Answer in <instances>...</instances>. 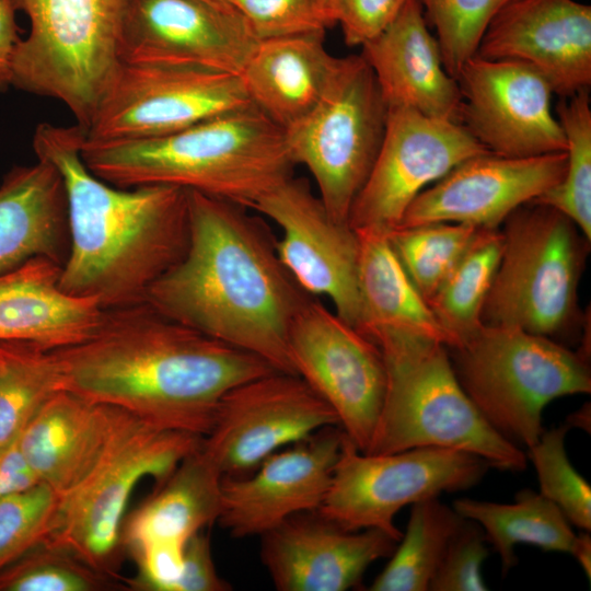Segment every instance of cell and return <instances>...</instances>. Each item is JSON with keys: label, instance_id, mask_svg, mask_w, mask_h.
I'll return each mask as SVG.
<instances>
[{"label": "cell", "instance_id": "6da1fadb", "mask_svg": "<svg viewBox=\"0 0 591 591\" xmlns=\"http://www.w3.org/2000/svg\"><path fill=\"white\" fill-rule=\"evenodd\" d=\"M53 350L62 390L200 437L211 430L229 391L277 371L147 302L103 310L91 336Z\"/></svg>", "mask_w": 591, "mask_h": 591}, {"label": "cell", "instance_id": "7a4b0ae2", "mask_svg": "<svg viewBox=\"0 0 591 591\" xmlns=\"http://www.w3.org/2000/svg\"><path fill=\"white\" fill-rule=\"evenodd\" d=\"M188 216L187 250L150 287L146 302L297 375L289 332L311 294L280 262L269 230L246 207L197 192H188Z\"/></svg>", "mask_w": 591, "mask_h": 591}, {"label": "cell", "instance_id": "3957f363", "mask_svg": "<svg viewBox=\"0 0 591 591\" xmlns=\"http://www.w3.org/2000/svg\"><path fill=\"white\" fill-rule=\"evenodd\" d=\"M79 125L37 126V159L60 173L67 196L69 246L59 286L95 299L103 310L146 302L150 287L185 254L188 192L175 186L121 188L96 177L81 157Z\"/></svg>", "mask_w": 591, "mask_h": 591}, {"label": "cell", "instance_id": "277c9868", "mask_svg": "<svg viewBox=\"0 0 591 591\" xmlns=\"http://www.w3.org/2000/svg\"><path fill=\"white\" fill-rule=\"evenodd\" d=\"M81 157L121 188L175 186L246 208L292 176L285 130L252 103L152 138L88 141Z\"/></svg>", "mask_w": 591, "mask_h": 591}, {"label": "cell", "instance_id": "5b68a950", "mask_svg": "<svg viewBox=\"0 0 591 591\" xmlns=\"http://www.w3.org/2000/svg\"><path fill=\"white\" fill-rule=\"evenodd\" d=\"M370 339L382 352L386 387L364 453L448 448L477 455L498 470L526 467L522 448L496 431L463 390L445 345L394 332L378 333Z\"/></svg>", "mask_w": 591, "mask_h": 591}, {"label": "cell", "instance_id": "8992f818", "mask_svg": "<svg viewBox=\"0 0 591 591\" xmlns=\"http://www.w3.org/2000/svg\"><path fill=\"white\" fill-rule=\"evenodd\" d=\"M204 437L166 429L117 408L107 442L89 473L58 497L44 543L61 547L92 568L118 575L126 508L136 485L160 486Z\"/></svg>", "mask_w": 591, "mask_h": 591}, {"label": "cell", "instance_id": "52a82bcc", "mask_svg": "<svg viewBox=\"0 0 591 591\" xmlns=\"http://www.w3.org/2000/svg\"><path fill=\"white\" fill-rule=\"evenodd\" d=\"M131 0H10L30 21L16 44L10 86L61 102L84 130L121 65Z\"/></svg>", "mask_w": 591, "mask_h": 591}, {"label": "cell", "instance_id": "ba28073f", "mask_svg": "<svg viewBox=\"0 0 591 591\" xmlns=\"http://www.w3.org/2000/svg\"><path fill=\"white\" fill-rule=\"evenodd\" d=\"M448 350L473 404L520 448L530 449L540 439L548 403L591 392L588 358L518 327L483 324L464 344Z\"/></svg>", "mask_w": 591, "mask_h": 591}, {"label": "cell", "instance_id": "9c48e42d", "mask_svg": "<svg viewBox=\"0 0 591 591\" xmlns=\"http://www.w3.org/2000/svg\"><path fill=\"white\" fill-rule=\"evenodd\" d=\"M482 323L553 338L581 321L578 286L590 242L555 208L530 201L506 220Z\"/></svg>", "mask_w": 591, "mask_h": 591}, {"label": "cell", "instance_id": "30bf717a", "mask_svg": "<svg viewBox=\"0 0 591 591\" xmlns=\"http://www.w3.org/2000/svg\"><path fill=\"white\" fill-rule=\"evenodd\" d=\"M387 118L374 74L361 55L340 57L316 105L285 130L291 160L314 177L329 216L348 223L382 144Z\"/></svg>", "mask_w": 591, "mask_h": 591}, {"label": "cell", "instance_id": "8fae6325", "mask_svg": "<svg viewBox=\"0 0 591 591\" xmlns=\"http://www.w3.org/2000/svg\"><path fill=\"white\" fill-rule=\"evenodd\" d=\"M490 466L472 453L415 448L363 453L344 433L327 493L317 512L347 531L376 529L398 542L397 512L422 499L476 485Z\"/></svg>", "mask_w": 591, "mask_h": 591}, {"label": "cell", "instance_id": "7c38bea8", "mask_svg": "<svg viewBox=\"0 0 591 591\" xmlns=\"http://www.w3.org/2000/svg\"><path fill=\"white\" fill-rule=\"evenodd\" d=\"M248 103L240 74L190 65L121 62L84 139L164 136Z\"/></svg>", "mask_w": 591, "mask_h": 591}, {"label": "cell", "instance_id": "4fadbf2b", "mask_svg": "<svg viewBox=\"0 0 591 591\" xmlns=\"http://www.w3.org/2000/svg\"><path fill=\"white\" fill-rule=\"evenodd\" d=\"M288 348L296 374L332 407L339 428L364 453L386 387L380 348L312 297L293 320Z\"/></svg>", "mask_w": 591, "mask_h": 591}, {"label": "cell", "instance_id": "5bb4252c", "mask_svg": "<svg viewBox=\"0 0 591 591\" xmlns=\"http://www.w3.org/2000/svg\"><path fill=\"white\" fill-rule=\"evenodd\" d=\"M329 426H339L332 407L300 376L275 371L223 396L201 449L223 477H241L278 450Z\"/></svg>", "mask_w": 591, "mask_h": 591}, {"label": "cell", "instance_id": "9a60e30c", "mask_svg": "<svg viewBox=\"0 0 591 591\" xmlns=\"http://www.w3.org/2000/svg\"><path fill=\"white\" fill-rule=\"evenodd\" d=\"M488 151L460 124L387 108L385 134L348 217L354 230L389 233L413 200L464 160ZM490 153V152H489Z\"/></svg>", "mask_w": 591, "mask_h": 591}, {"label": "cell", "instance_id": "2e32d148", "mask_svg": "<svg viewBox=\"0 0 591 591\" xmlns=\"http://www.w3.org/2000/svg\"><path fill=\"white\" fill-rule=\"evenodd\" d=\"M252 209L281 229L276 251L297 283L311 296L327 297L335 313L358 328L357 232L334 220L308 182L293 176L264 194Z\"/></svg>", "mask_w": 591, "mask_h": 591}, {"label": "cell", "instance_id": "e0dca14e", "mask_svg": "<svg viewBox=\"0 0 591 591\" xmlns=\"http://www.w3.org/2000/svg\"><path fill=\"white\" fill-rule=\"evenodd\" d=\"M460 125L488 152L530 158L566 151L563 128L553 114V90L529 66L477 55L461 68Z\"/></svg>", "mask_w": 591, "mask_h": 591}, {"label": "cell", "instance_id": "ac0fdd59", "mask_svg": "<svg viewBox=\"0 0 591 591\" xmlns=\"http://www.w3.org/2000/svg\"><path fill=\"white\" fill-rule=\"evenodd\" d=\"M257 42L244 18L230 5L208 0H131L120 59L240 74Z\"/></svg>", "mask_w": 591, "mask_h": 591}, {"label": "cell", "instance_id": "d6986e66", "mask_svg": "<svg viewBox=\"0 0 591 591\" xmlns=\"http://www.w3.org/2000/svg\"><path fill=\"white\" fill-rule=\"evenodd\" d=\"M566 162L565 151L530 158L489 152L468 158L425 188L398 227L451 222L499 229L517 208L558 184Z\"/></svg>", "mask_w": 591, "mask_h": 591}, {"label": "cell", "instance_id": "ffe728a7", "mask_svg": "<svg viewBox=\"0 0 591 591\" xmlns=\"http://www.w3.org/2000/svg\"><path fill=\"white\" fill-rule=\"evenodd\" d=\"M343 438L340 428L329 426L273 453L248 475L223 477L218 522L242 538L260 536L292 515L317 511Z\"/></svg>", "mask_w": 591, "mask_h": 591}, {"label": "cell", "instance_id": "44dd1931", "mask_svg": "<svg viewBox=\"0 0 591 591\" xmlns=\"http://www.w3.org/2000/svg\"><path fill=\"white\" fill-rule=\"evenodd\" d=\"M522 62L561 97L591 85V7L576 0H513L486 28L476 54Z\"/></svg>", "mask_w": 591, "mask_h": 591}, {"label": "cell", "instance_id": "7402d4cb", "mask_svg": "<svg viewBox=\"0 0 591 591\" xmlns=\"http://www.w3.org/2000/svg\"><path fill=\"white\" fill-rule=\"evenodd\" d=\"M260 559L279 591H345L358 587L396 542L376 529L347 531L317 511L292 515L260 535Z\"/></svg>", "mask_w": 591, "mask_h": 591}, {"label": "cell", "instance_id": "603a6c76", "mask_svg": "<svg viewBox=\"0 0 591 591\" xmlns=\"http://www.w3.org/2000/svg\"><path fill=\"white\" fill-rule=\"evenodd\" d=\"M361 47L387 108L406 107L460 124V86L444 69L419 0H408L386 28Z\"/></svg>", "mask_w": 591, "mask_h": 591}, {"label": "cell", "instance_id": "cb8c5ba5", "mask_svg": "<svg viewBox=\"0 0 591 591\" xmlns=\"http://www.w3.org/2000/svg\"><path fill=\"white\" fill-rule=\"evenodd\" d=\"M61 266L35 257L0 274V341L58 349L93 334L103 309L95 299L73 297L60 288Z\"/></svg>", "mask_w": 591, "mask_h": 591}, {"label": "cell", "instance_id": "d4e9b609", "mask_svg": "<svg viewBox=\"0 0 591 591\" xmlns=\"http://www.w3.org/2000/svg\"><path fill=\"white\" fill-rule=\"evenodd\" d=\"M117 408L60 390L30 419L20 448L39 482L58 497L72 489L100 457Z\"/></svg>", "mask_w": 591, "mask_h": 591}, {"label": "cell", "instance_id": "484cf974", "mask_svg": "<svg viewBox=\"0 0 591 591\" xmlns=\"http://www.w3.org/2000/svg\"><path fill=\"white\" fill-rule=\"evenodd\" d=\"M324 34L258 40L240 73L250 102L283 130L316 105L337 69Z\"/></svg>", "mask_w": 591, "mask_h": 591}, {"label": "cell", "instance_id": "4316f807", "mask_svg": "<svg viewBox=\"0 0 591 591\" xmlns=\"http://www.w3.org/2000/svg\"><path fill=\"white\" fill-rule=\"evenodd\" d=\"M69 246L62 177L48 161L14 166L0 185V274L35 257L62 264Z\"/></svg>", "mask_w": 591, "mask_h": 591}, {"label": "cell", "instance_id": "83f0119b", "mask_svg": "<svg viewBox=\"0 0 591 591\" xmlns=\"http://www.w3.org/2000/svg\"><path fill=\"white\" fill-rule=\"evenodd\" d=\"M222 478L200 444L124 521V551L130 553L154 543L184 546L192 535L218 521L222 505Z\"/></svg>", "mask_w": 591, "mask_h": 591}, {"label": "cell", "instance_id": "f1b7e54d", "mask_svg": "<svg viewBox=\"0 0 591 591\" xmlns=\"http://www.w3.org/2000/svg\"><path fill=\"white\" fill-rule=\"evenodd\" d=\"M355 231L359 239L358 288L361 306L357 329L369 338L382 332L418 335L449 348V335L407 276L387 233L375 229Z\"/></svg>", "mask_w": 591, "mask_h": 591}, {"label": "cell", "instance_id": "f546056e", "mask_svg": "<svg viewBox=\"0 0 591 591\" xmlns=\"http://www.w3.org/2000/svg\"><path fill=\"white\" fill-rule=\"evenodd\" d=\"M453 509L480 526L500 557L503 573L518 563L515 545L570 554L575 542L576 533L561 510L531 489L519 491L513 503L461 498L453 502Z\"/></svg>", "mask_w": 591, "mask_h": 591}, {"label": "cell", "instance_id": "4dcf8cb0", "mask_svg": "<svg viewBox=\"0 0 591 591\" xmlns=\"http://www.w3.org/2000/svg\"><path fill=\"white\" fill-rule=\"evenodd\" d=\"M503 247L499 229H478L471 244L428 300L434 317L456 348L483 325L482 311Z\"/></svg>", "mask_w": 591, "mask_h": 591}, {"label": "cell", "instance_id": "1f68e13d", "mask_svg": "<svg viewBox=\"0 0 591 591\" xmlns=\"http://www.w3.org/2000/svg\"><path fill=\"white\" fill-rule=\"evenodd\" d=\"M465 518L438 497L412 505L406 528L370 591H428L447 548Z\"/></svg>", "mask_w": 591, "mask_h": 591}, {"label": "cell", "instance_id": "d6a6232c", "mask_svg": "<svg viewBox=\"0 0 591 591\" xmlns=\"http://www.w3.org/2000/svg\"><path fill=\"white\" fill-rule=\"evenodd\" d=\"M62 390L53 349L0 341V448L19 437L42 405Z\"/></svg>", "mask_w": 591, "mask_h": 591}, {"label": "cell", "instance_id": "836d02e7", "mask_svg": "<svg viewBox=\"0 0 591 591\" xmlns=\"http://www.w3.org/2000/svg\"><path fill=\"white\" fill-rule=\"evenodd\" d=\"M556 117L566 138V170L558 184L534 202L568 217L591 241V107L589 90L561 97Z\"/></svg>", "mask_w": 591, "mask_h": 591}, {"label": "cell", "instance_id": "e575fe53", "mask_svg": "<svg viewBox=\"0 0 591 591\" xmlns=\"http://www.w3.org/2000/svg\"><path fill=\"white\" fill-rule=\"evenodd\" d=\"M478 228L451 222L397 227L387 233L407 276L428 300L455 267Z\"/></svg>", "mask_w": 591, "mask_h": 591}, {"label": "cell", "instance_id": "d590c367", "mask_svg": "<svg viewBox=\"0 0 591 591\" xmlns=\"http://www.w3.org/2000/svg\"><path fill=\"white\" fill-rule=\"evenodd\" d=\"M119 587H125L124 582L44 542L0 571V591H105Z\"/></svg>", "mask_w": 591, "mask_h": 591}, {"label": "cell", "instance_id": "8d00e7d4", "mask_svg": "<svg viewBox=\"0 0 591 591\" xmlns=\"http://www.w3.org/2000/svg\"><path fill=\"white\" fill-rule=\"evenodd\" d=\"M567 425L544 430L537 442L528 449L540 484V494L554 502L571 525L590 532L591 488L570 463L565 437Z\"/></svg>", "mask_w": 591, "mask_h": 591}, {"label": "cell", "instance_id": "74e56055", "mask_svg": "<svg viewBox=\"0 0 591 591\" xmlns=\"http://www.w3.org/2000/svg\"><path fill=\"white\" fill-rule=\"evenodd\" d=\"M513 0H419L437 42L447 72L456 79L473 57L489 23Z\"/></svg>", "mask_w": 591, "mask_h": 591}, {"label": "cell", "instance_id": "f35d334b", "mask_svg": "<svg viewBox=\"0 0 591 591\" xmlns=\"http://www.w3.org/2000/svg\"><path fill=\"white\" fill-rule=\"evenodd\" d=\"M57 494L47 485L0 498V571L44 542Z\"/></svg>", "mask_w": 591, "mask_h": 591}, {"label": "cell", "instance_id": "ab89813d", "mask_svg": "<svg viewBox=\"0 0 591 591\" xmlns=\"http://www.w3.org/2000/svg\"><path fill=\"white\" fill-rule=\"evenodd\" d=\"M257 40L325 32L322 0H228Z\"/></svg>", "mask_w": 591, "mask_h": 591}, {"label": "cell", "instance_id": "60d3db41", "mask_svg": "<svg viewBox=\"0 0 591 591\" xmlns=\"http://www.w3.org/2000/svg\"><path fill=\"white\" fill-rule=\"evenodd\" d=\"M480 526L465 519L452 537L429 591H486L482 567L488 556Z\"/></svg>", "mask_w": 591, "mask_h": 591}, {"label": "cell", "instance_id": "b9f144b4", "mask_svg": "<svg viewBox=\"0 0 591 591\" xmlns=\"http://www.w3.org/2000/svg\"><path fill=\"white\" fill-rule=\"evenodd\" d=\"M408 0H335V22L348 46H362L397 16Z\"/></svg>", "mask_w": 591, "mask_h": 591}, {"label": "cell", "instance_id": "7bdbcfd3", "mask_svg": "<svg viewBox=\"0 0 591 591\" xmlns=\"http://www.w3.org/2000/svg\"><path fill=\"white\" fill-rule=\"evenodd\" d=\"M232 586L217 571L208 534L201 530L192 535L184 547L179 577L171 591H229Z\"/></svg>", "mask_w": 591, "mask_h": 591}, {"label": "cell", "instance_id": "ee69618b", "mask_svg": "<svg viewBox=\"0 0 591 591\" xmlns=\"http://www.w3.org/2000/svg\"><path fill=\"white\" fill-rule=\"evenodd\" d=\"M19 437L0 448V498L42 484L20 448Z\"/></svg>", "mask_w": 591, "mask_h": 591}, {"label": "cell", "instance_id": "f6af8a7d", "mask_svg": "<svg viewBox=\"0 0 591 591\" xmlns=\"http://www.w3.org/2000/svg\"><path fill=\"white\" fill-rule=\"evenodd\" d=\"M15 14L10 0H0V92L10 88L11 58L21 39Z\"/></svg>", "mask_w": 591, "mask_h": 591}, {"label": "cell", "instance_id": "bcb514c9", "mask_svg": "<svg viewBox=\"0 0 591 591\" xmlns=\"http://www.w3.org/2000/svg\"><path fill=\"white\" fill-rule=\"evenodd\" d=\"M570 554L576 558L587 578L591 577V537L590 533L584 531L576 534Z\"/></svg>", "mask_w": 591, "mask_h": 591}, {"label": "cell", "instance_id": "7dc6e473", "mask_svg": "<svg viewBox=\"0 0 591 591\" xmlns=\"http://www.w3.org/2000/svg\"><path fill=\"white\" fill-rule=\"evenodd\" d=\"M590 414L589 404L569 417V424L587 429V415ZM569 427V425H567Z\"/></svg>", "mask_w": 591, "mask_h": 591}, {"label": "cell", "instance_id": "c3c4849f", "mask_svg": "<svg viewBox=\"0 0 591 591\" xmlns=\"http://www.w3.org/2000/svg\"><path fill=\"white\" fill-rule=\"evenodd\" d=\"M323 9L327 20V23L331 26L335 25V0H322Z\"/></svg>", "mask_w": 591, "mask_h": 591}, {"label": "cell", "instance_id": "681fc988", "mask_svg": "<svg viewBox=\"0 0 591 591\" xmlns=\"http://www.w3.org/2000/svg\"><path fill=\"white\" fill-rule=\"evenodd\" d=\"M208 1H211V2L217 3V4H221V5H230L228 0H208Z\"/></svg>", "mask_w": 591, "mask_h": 591}]
</instances>
